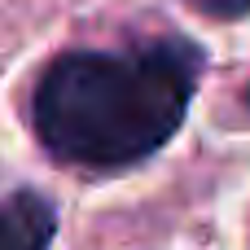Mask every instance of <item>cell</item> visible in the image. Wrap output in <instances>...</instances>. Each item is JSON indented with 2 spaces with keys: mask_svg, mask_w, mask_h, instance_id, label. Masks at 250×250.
<instances>
[{
  "mask_svg": "<svg viewBox=\"0 0 250 250\" xmlns=\"http://www.w3.org/2000/svg\"><path fill=\"white\" fill-rule=\"evenodd\" d=\"M198 79L202 48L189 40H154L123 53H62L35 88V136L66 167H132L180 132Z\"/></svg>",
  "mask_w": 250,
  "mask_h": 250,
  "instance_id": "6da1fadb",
  "label": "cell"
},
{
  "mask_svg": "<svg viewBox=\"0 0 250 250\" xmlns=\"http://www.w3.org/2000/svg\"><path fill=\"white\" fill-rule=\"evenodd\" d=\"M57 233V211L48 198L22 189L0 207V250H48Z\"/></svg>",
  "mask_w": 250,
  "mask_h": 250,
  "instance_id": "7a4b0ae2",
  "label": "cell"
},
{
  "mask_svg": "<svg viewBox=\"0 0 250 250\" xmlns=\"http://www.w3.org/2000/svg\"><path fill=\"white\" fill-rule=\"evenodd\" d=\"M185 4H193L207 18H242V13H250V0H185Z\"/></svg>",
  "mask_w": 250,
  "mask_h": 250,
  "instance_id": "3957f363",
  "label": "cell"
}]
</instances>
